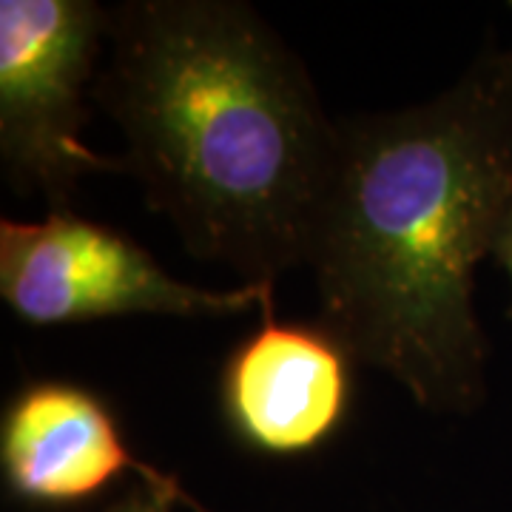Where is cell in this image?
<instances>
[{
    "label": "cell",
    "mask_w": 512,
    "mask_h": 512,
    "mask_svg": "<svg viewBox=\"0 0 512 512\" xmlns=\"http://www.w3.org/2000/svg\"><path fill=\"white\" fill-rule=\"evenodd\" d=\"M356 359L319 322H279L274 293L262 325L222 365L220 404L234 439L265 456H302L322 447L350 416Z\"/></svg>",
    "instance_id": "5"
},
{
    "label": "cell",
    "mask_w": 512,
    "mask_h": 512,
    "mask_svg": "<svg viewBox=\"0 0 512 512\" xmlns=\"http://www.w3.org/2000/svg\"><path fill=\"white\" fill-rule=\"evenodd\" d=\"M174 504H183L194 512H208L185 487H154L148 481H137L128 493L114 498L100 512H174Z\"/></svg>",
    "instance_id": "7"
},
{
    "label": "cell",
    "mask_w": 512,
    "mask_h": 512,
    "mask_svg": "<svg viewBox=\"0 0 512 512\" xmlns=\"http://www.w3.org/2000/svg\"><path fill=\"white\" fill-rule=\"evenodd\" d=\"M106 43L92 100L185 251L245 285L305 265L339 123L268 20L237 0H131L109 9Z\"/></svg>",
    "instance_id": "2"
},
{
    "label": "cell",
    "mask_w": 512,
    "mask_h": 512,
    "mask_svg": "<svg viewBox=\"0 0 512 512\" xmlns=\"http://www.w3.org/2000/svg\"><path fill=\"white\" fill-rule=\"evenodd\" d=\"M493 256L501 262V268L510 274V282H512V214L507 225H504V231H501V237L495 242V251ZM510 316H512V308H510Z\"/></svg>",
    "instance_id": "8"
},
{
    "label": "cell",
    "mask_w": 512,
    "mask_h": 512,
    "mask_svg": "<svg viewBox=\"0 0 512 512\" xmlns=\"http://www.w3.org/2000/svg\"><path fill=\"white\" fill-rule=\"evenodd\" d=\"M512 214V49L436 100L339 120L305 265L319 325L433 413L484 402L476 268Z\"/></svg>",
    "instance_id": "1"
},
{
    "label": "cell",
    "mask_w": 512,
    "mask_h": 512,
    "mask_svg": "<svg viewBox=\"0 0 512 512\" xmlns=\"http://www.w3.org/2000/svg\"><path fill=\"white\" fill-rule=\"evenodd\" d=\"M109 32L92 0L0 3V160L9 185L69 211L80 177L123 171L80 140Z\"/></svg>",
    "instance_id": "3"
},
{
    "label": "cell",
    "mask_w": 512,
    "mask_h": 512,
    "mask_svg": "<svg viewBox=\"0 0 512 512\" xmlns=\"http://www.w3.org/2000/svg\"><path fill=\"white\" fill-rule=\"evenodd\" d=\"M268 293L274 285L194 288L165 274L131 237L72 211H49L43 222L0 220V296L37 328L131 313L234 316Z\"/></svg>",
    "instance_id": "4"
},
{
    "label": "cell",
    "mask_w": 512,
    "mask_h": 512,
    "mask_svg": "<svg viewBox=\"0 0 512 512\" xmlns=\"http://www.w3.org/2000/svg\"><path fill=\"white\" fill-rule=\"evenodd\" d=\"M6 490L29 507H77L126 473L154 487H183L134 458L120 421L92 390L72 382H29L9 399L0 421Z\"/></svg>",
    "instance_id": "6"
}]
</instances>
